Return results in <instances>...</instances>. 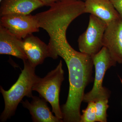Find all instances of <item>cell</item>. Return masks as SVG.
Wrapping results in <instances>:
<instances>
[{
	"instance_id": "15",
	"label": "cell",
	"mask_w": 122,
	"mask_h": 122,
	"mask_svg": "<svg viewBox=\"0 0 122 122\" xmlns=\"http://www.w3.org/2000/svg\"><path fill=\"white\" fill-rule=\"evenodd\" d=\"M88 103L86 108L82 110L80 122H97L95 102H90Z\"/></svg>"
},
{
	"instance_id": "17",
	"label": "cell",
	"mask_w": 122,
	"mask_h": 122,
	"mask_svg": "<svg viewBox=\"0 0 122 122\" xmlns=\"http://www.w3.org/2000/svg\"><path fill=\"white\" fill-rule=\"evenodd\" d=\"M40 0L45 5V6L50 7L55 2L61 0Z\"/></svg>"
},
{
	"instance_id": "12",
	"label": "cell",
	"mask_w": 122,
	"mask_h": 122,
	"mask_svg": "<svg viewBox=\"0 0 122 122\" xmlns=\"http://www.w3.org/2000/svg\"><path fill=\"white\" fill-rule=\"evenodd\" d=\"M0 54L12 55L23 61L28 59L23 47V39L17 37L1 25Z\"/></svg>"
},
{
	"instance_id": "6",
	"label": "cell",
	"mask_w": 122,
	"mask_h": 122,
	"mask_svg": "<svg viewBox=\"0 0 122 122\" xmlns=\"http://www.w3.org/2000/svg\"><path fill=\"white\" fill-rule=\"evenodd\" d=\"M107 26L105 21L90 14L87 28L78 40L80 52L91 56L98 52L103 47V37Z\"/></svg>"
},
{
	"instance_id": "8",
	"label": "cell",
	"mask_w": 122,
	"mask_h": 122,
	"mask_svg": "<svg viewBox=\"0 0 122 122\" xmlns=\"http://www.w3.org/2000/svg\"><path fill=\"white\" fill-rule=\"evenodd\" d=\"M103 46L109 50L117 63L122 64V18L107 25L102 39Z\"/></svg>"
},
{
	"instance_id": "9",
	"label": "cell",
	"mask_w": 122,
	"mask_h": 122,
	"mask_svg": "<svg viewBox=\"0 0 122 122\" xmlns=\"http://www.w3.org/2000/svg\"><path fill=\"white\" fill-rule=\"evenodd\" d=\"M23 47L28 61L34 67L44 62L46 58L53 59L50 48L32 34H29L23 39Z\"/></svg>"
},
{
	"instance_id": "1",
	"label": "cell",
	"mask_w": 122,
	"mask_h": 122,
	"mask_svg": "<svg viewBox=\"0 0 122 122\" xmlns=\"http://www.w3.org/2000/svg\"><path fill=\"white\" fill-rule=\"evenodd\" d=\"M67 29H58L49 35L48 45L54 59L61 57L69 71V94L66 102L61 109L63 122H80L81 103L85 88L92 80L94 64L91 56L78 52L70 45L66 35Z\"/></svg>"
},
{
	"instance_id": "10",
	"label": "cell",
	"mask_w": 122,
	"mask_h": 122,
	"mask_svg": "<svg viewBox=\"0 0 122 122\" xmlns=\"http://www.w3.org/2000/svg\"><path fill=\"white\" fill-rule=\"evenodd\" d=\"M85 13L90 14L108 25L121 17L110 0H86Z\"/></svg>"
},
{
	"instance_id": "19",
	"label": "cell",
	"mask_w": 122,
	"mask_h": 122,
	"mask_svg": "<svg viewBox=\"0 0 122 122\" xmlns=\"http://www.w3.org/2000/svg\"><path fill=\"white\" fill-rule=\"evenodd\" d=\"M2 0H0V1H1Z\"/></svg>"
},
{
	"instance_id": "4",
	"label": "cell",
	"mask_w": 122,
	"mask_h": 122,
	"mask_svg": "<svg viewBox=\"0 0 122 122\" xmlns=\"http://www.w3.org/2000/svg\"><path fill=\"white\" fill-rule=\"evenodd\" d=\"M64 80L62 63L60 61L54 69L49 72L44 77H38L33 86V91L48 102L52 107V112L63 121V115L59 105V93L61 85Z\"/></svg>"
},
{
	"instance_id": "13",
	"label": "cell",
	"mask_w": 122,
	"mask_h": 122,
	"mask_svg": "<svg viewBox=\"0 0 122 122\" xmlns=\"http://www.w3.org/2000/svg\"><path fill=\"white\" fill-rule=\"evenodd\" d=\"M0 16L12 13L28 15L38 8L45 6L40 0H2Z\"/></svg>"
},
{
	"instance_id": "5",
	"label": "cell",
	"mask_w": 122,
	"mask_h": 122,
	"mask_svg": "<svg viewBox=\"0 0 122 122\" xmlns=\"http://www.w3.org/2000/svg\"><path fill=\"white\" fill-rule=\"evenodd\" d=\"M91 56L95 68V76L92 89L83 96V102L87 103L95 102L102 98L109 97L110 92L103 86V81L107 71L117 63L105 46Z\"/></svg>"
},
{
	"instance_id": "14",
	"label": "cell",
	"mask_w": 122,
	"mask_h": 122,
	"mask_svg": "<svg viewBox=\"0 0 122 122\" xmlns=\"http://www.w3.org/2000/svg\"><path fill=\"white\" fill-rule=\"evenodd\" d=\"M108 99L109 98H102L95 102L97 122H107V112L109 107Z\"/></svg>"
},
{
	"instance_id": "2",
	"label": "cell",
	"mask_w": 122,
	"mask_h": 122,
	"mask_svg": "<svg viewBox=\"0 0 122 122\" xmlns=\"http://www.w3.org/2000/svg\"><path fill=\"white\" fill-rule=\"evenodd\" d=\"M24 69L18 79L8 90L1 86L0 92L5 102V108L0 117L1 122H5L15 114L19 103L25 96L32 97V88L38 76L35 74V67L32 66L28 59L23 61Z\"/></svg>"
},
{
	"instance_id": "11",
	"label": "cell",
	"mask_w": 122,
	"mask_h": 122,
	"mask_svg": "<svg viewBox=\"0 0 122 122\" xmlns=\"http://www.w3.org/2000/svg\"><path fill=\"white\" fill-rule=\"evenodd\" d=\"M30 102L27 100L22 101L21 103L25 108L29 110L34 122H63L54 116L48 106L47 101L36 96H32Z\"/></svg>"
},
{
	"instance_id": "3",
	"label": "cell",
	"mask_w": 122,
	"mask_h": 122,
	"mask_svg": "<svg viewBox=\"0 0 122 122\" xmlns=\"http://www.w3.org/2000/svg\"><path fill=\"white\" fill-rule=\"evenodd\" d=\"M85 3L81 0H61L47 11L35 15L39 27L45 30L52 28L69 26L71 23L85 13Z\"/></svg>"
},
{
	"instance_id": "18",
	"label": "cell",
	"mask_w": 122,
	"mask_h": 122,
	"mask_svg": "<svg viewBox=\"0 0 122 122\" xmlns=\"http://www.w3.org/2000/svg\"><path fill=\"white\" fill-rule=\"evenodd\" d=\"M119 78L120 79V81H121V83H122V78H121L120 77H119Z\"/></svg>"
},
{
	"instance_id": "16",
	"label": "cell",
	"mask_w": 122,
	"mask_h": 122,
	"mask_svg": "<svg viewBox=\"0 0 122 122\" xmlns=\"http://www.w3.org/2000/svg\"><path fill=\"white\" fill-rule=\"evenodd\" d=\"M122 18V0H110Z\"/></svg>"
},
{
	"instance_id": "7",
	"label": "cell",
	"mask_w": 122,
	"mask_h": 122,
	"mask_svg": "<svg viewBox=\"0 0 122 122\" xmlns=\"http://www.w3.org/2000/svg\"><path fill=\"white\" fill-rule=\"evenodd\" d=\"M0 25L21 39L29 34L39 32L40 28L35 15L18 13L9 14L1 17Z\"/></svg>"
}]
</instances>
